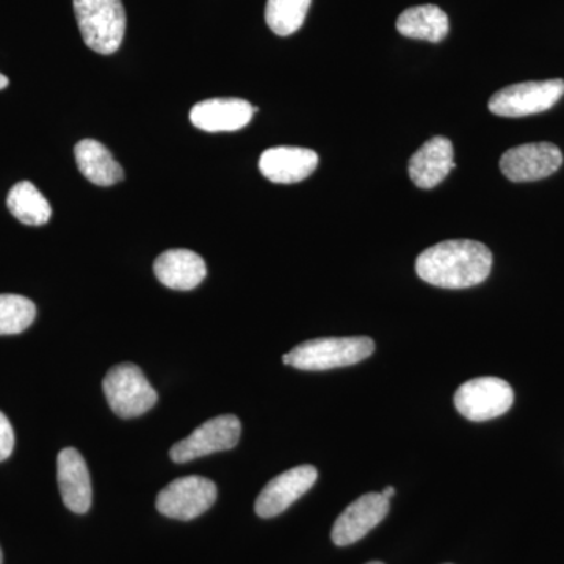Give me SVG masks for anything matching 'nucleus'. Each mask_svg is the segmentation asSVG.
<instances>
[{
    "label": "nucleus",
    "mask_w": 564,
    "mask_h": 564,
    "mask_svg": "<svg viewBox=\"0 0 564 564\" xmlns=\"http://www.w3.org/2000/svg\"><path fill=\"white\" fill-rule=\"evenodd\" d=\"M562 165V151L547 141L511 148L500 159V170L511 182L545 180L558 172Z\"/></svg>",
    "instance_id": "1a4fd4ad"
},
{
    "label": "nucleus",
    "mask_w": 564,
    "mask_h": 564,
    "mask_svg": "<svg viewBox=\"0 0 564 564\" xmlns=\"http://www.w3.org/2000/svg\"><path fill=\"white\" fill-rule=\"evenodd\" d=\"M82 39L91 51L110 55L120 50L126 33L121 0H73Z\"/></svg>",
    "instance_id": "7ed1b4c3"
},
{
    "label": "nucleus",
    "mask_w": 564,
    "mask_h": 564,
    "mask_svg": "<svg viewBox=\"0 0 564 564\" xmlns=\"http://www.w3.org/2000/svg\"><path fill=\"white\" fill-rule=\"evenodd\" d=\"M158 280L174 291H193L207 274L202 256L191 250H169L162 252L154 262Z\"/></svg>",
    "instance_id": "dca6fc26"
},
{
    "label": "nucleus",
    "mask_w": 564,
    "mask_h": 564,
    "mask_svg": "<svg viewBox=\"0 0 564 564\" xmlns=\"http://www.w3.org/2000/svg\"><path fill=\"white\" fill-rule=\"evenodd\" d=\"M454 169V144L445 137H433L423 143L408 163L411 181L423 191L440 185Z\"/></svg>",
    "instance_id": "2eb2a0df"
},
{
    "label": "nucleus",
    "mask_w": 564,
    "mask_h": 564,
    "mask_svg": "<svg viewBox=\"0 0 564 564\" xmlns=\"http://www.w3.org/2000/svg\"><path fill=\"white\" fill-rule=\"evenodd\" d=\"M0 564H3V554H2V549H0Z\"/></svg>",
    "instance_id": "393cba45"
},
{
    "label": "nucleus",
    "mask_w": 564,
    "mask_h": 564,
    "mask_svg": "<svg viewBox=\"0 0 564 564\" xmlns=\"http://www.w3.org/2000/svg\"><path fill=\"white\" fill-rule=\"evenodd\" d=\"M104 395L115 414L121 419L140 417L152 410L159 395L139 366L122 362L111 367L102 381Z\"/></svg>",
    "instance_id": "20e7f679"
},
{
    "label": "nucleus",
    "mask_w": 564,
    "mask_h": 564,
    "mask_svg": "<svg viewBox=\"0 0 564 564\" xmlns=\"http://www.w3.org/2000/svg\"><path fill=\"white\" fill-rule=\"evenodd\" d=\"M258 107L245 99L217 98L196 104L191 111V121L204 132H236L250 124Z\"/></svg>",
    "instance_id": "f8f14e48"
},
{
    "label": "nucleus",
    "mask_w": 564,
    "mask_h": 564,
    "mask_svg": "<svg viewBox=\"0 0 564 564\" xmlns=\"http://www.w3.org/2000/svg\"><path fill=\"white\" fill-rule=\"evenodd\" d=\"M217 485L209 478L191 475L177 478L159 492V513L177 521H192L206 513L217 500Z\"/></svg>",
    "instance_id": "0eeeda50"
},
{
    "label": "nucleus",
    "mask_w": 564,
    "mask_h": 564,
    "mask_svg": "<svg viewBox=\"0 0 564 564\" xmlns=\"http://www.w3.org/2000/svg\"><path fill=\"white\" fill-rule=\"evenodd\" d=\"M563 96V79L522 82L497 91L489 99L488 107L497 117H530L552 109Z\"/></svg>",
    "instance_id": "39448f33"
},
{
    "label": "nucleus",
    "mask_w": 564,
    "mask_h": 564,
    "mask_svg": "<svg viewBox=\"0 0 564 564\" xmlns=\"http://www.w3.org/2000/svg\"><path fill=\"white\" fill-rule=\"evenodd\" d=\"M14 448L13 426L7 415L0 411V463L6 462Z\"/></svg>",
    "instance_id": "4be33fe9"
},
{
    "label": "nucleus",
    "mask_w": 564,
    "mask_h": 564,
    "mask_svg": "<svg viewBox=\"0 0 564 564\" xmlns=\"http://www.w3.org/2000/svg\"><path fill=\"white\" fill-rule=\"evenodd\" d=\"M77 166L85 180L99 187H110L124 180L120 163L115 161L110 151L96 140H82L74 148Z\"/></svg>",
    "instance_id": "f3484780"
},
{
    "label": "nucleus",
    "mask_w": 564,
    "mask_h": 564,
    "mask_svg": "<svg viewBox=\"0 0 564 564\" xmlns=\"http://www.w3.org/2000/svg\"><path fill=\"white\" fill-rule=\"evenodd\" d=\"M318 155L307 148H270L259 159V170L273 184H296L317 170Z\"/></svg>",
    "instance_id": "ddd939ff"
},
{
    "label": "nucleus",
    "mask_w": 564,
    "mask_h": 564,
    "mask_svg": "<svg viewBox=\"0 0 564 564\" xmlns=\"http://www.w3.org/2000/svg\"><path fill=\"white\" fill-rule=\"evenodd\" d=\"M389 513V499L381 492H369L356 499L345 508L334 522L333 543L345 547L358 543L370 530L383 522Z\"/></svg>",
    "instance_id": "9b49d317"
},
{
    "label": "nucleus",
    "mask_w": 564,
    "mask_h": 564,
    "mask_svg": "<svg viewBox=\"0 0 564 564\" xmlns=\"http://www.w3.org/2000/svg\"><path fill=\"white\" fill-rule=\"evenodd\" d=\"M7 207L17 220L28 226H43L51 220L52 207L43 193L29 181L18 182L7 196Z\"/></svg>",
    "instance_id": "6ab92c4d"
},
{
    "label": "nucleus",
    "mask_w": 564,
    "mask_h": 564,
    "mask_svg": "<svg viewBox=\"0 0 564 564\" xmlns=\"http://www.w3.org/2000/svg\"><path fill=\"white\" fill-rule=\"evenodd\" d=\"M381 494H383L386 499L391 500V497L395 496V488H392V486H388V488H384V491Z\"/></svg>",
    "instance_id": "5701e85b"
},
{
    "label": "nucleus",
    "mask_w": 564,
    "mask_h": 564,
    "mask_svg": "<svg viewBox=\"0 0 564 564\" xmlns=\"http://www.w3.org/2000/svg\"><path fill=\"white\" fill-rule=\"evenodd\" d=\"M7 85H9V79H7V77L3 76L2 73H0V90H3V88H7Z\"/></svg>",
    "instance_id": "b1692460"
},
{
    "label": "nucleus",
    "mask_w": 564,
    "mask_h": 564,
    "mask_svg": "<svg viewBox=\"0 0 564 564\" xmlns=\"http://www.w3.org/2000/svg\"><path fill=\"white\" fill-rule=\"evenodd\" d=\"M373 351L375 343L367 336L321 337L306 340L285 352L282 361L295 369L321 372L361 362Z\"/></svg>",
    "instance_id": "f03ea898"
},
{
    "label": "nucleus",
    "mask_w": 564,
    "mask_h": 564,
    "mask_svg": "<svg viewBox=\"0 0 564 564\" xmlns=\"http://www.w3.org/2000/svg\"><path fill=\"white\" fill-rule=\"evenodd\" d=\"M367 564H384V563H381V562H370V563H367Z\"/></svg>",
    "instance_id": "a878e982"
},
{
    "label": "nucleus",
    "mask_w": 564,
    "mask_h": 564,
    "mask_svg": "<svg viewBox=\"0 0 564 564\" xmlns=\"http://www.w3.org/2000/svg\"><path fill=\"white\" fill-rule=\"evenodd\" d=\"M318 473L314 466L293 467L274 477L256 499L254 510L259 518L270 519L280 516L304 496L317 481Z\"/></svg>",
    "instance_id": "9d476101"
},
{
    "label": "nucleus",
    "mask_w": 564,
    "mask_h": 564,
    "mask_svg": "<svg viewBox=\"0 0 564 564\" xmlns=\"http://www.w3.org/2000/svg\"><path fill=\"white\" fill-rule=\"evenodd\" d=\"M492 252L475 240H447L426 248L415 261L421 280L443 289H467L488 280Z\"/></svg>",
    "instance_id": "f257e3e1"
},
{
    "label": "nucleus",
    "mask_w": 564,
    "mask_h": 564,
    "mask_svg": "<svg viewBox=\"0 0 564 564\" xmlns=\"http://www.w3.org/2000/svg\"><path fill=\"white\" fill-rule=\"evenodd\" d=\"M36 317V306L25 296L0 295V336L25 332Z\"/></svg>",
    "instance_id": "412c9836"
},
{
    "label": "nucleus",
    "mask_w": 564,
    "mask_h": 564,
    "mask_svg": "<svg viewBox=\"0 0 564 564\" xmlns=\"http://www.w3.org/2000/svg\"><path fill=\"white\" fill-rule=\"evenodd\" d=\"M313 0H267L265 21L270 31L289 36L302 29Z\"/></svg>",
    "instance_id": "aec40b11"
},
{
    "label": "nucleus",
    "mask_w": 564,
    "mask_h": 564,
    "mask_svg": "<svg viewBox=\"0 0 564 564\" xmlns=\"http://www.w3.org/2000/svg\"><path fill=\"white\" fill-rule=\"evenodd\" d=\"M397 31L406 39L440 43L451 31L447 13L436 6H417L404 10L397 20Z\"/></svg>",
    "instance_id": "a211bd4d"
},
{
    "label": "nucleus",
    "mask_w": 564,
    "mask_h": 564,
    "mask_svg": "<svg viewBox=\"0 0 564 564\" xmlns=\"http://www.w3.org/2000/svg\"><path fill=\"white\" fill-rule=\"evenodd\" d=\"M57 478L63 503L76 514L90 511L93 488L84 456L76 448H63L57 458Z\"/></svg>",
    "instance_id": "4468645a"
},
{
    "label": "nucleus",
    "mask_w": 564,
    "mask_h": 564,
    "mask_svg": "<svg viewBox=\"0 0 564 564\" xmlns=\"http://www.w3.org/2000/svg\"><path fill=\"white\" fill-rule=\"evenodd\" d=\"M513 388L496 377H481L459 386L455 408L463 417L486 422L500 417L513 406Z\"/></svg>",
    "instance_id": "423d86ee"
},
{
    "label": "nucleus",
    "mask_w": 564,
    "mask_h": 564,
    "mask_svg": "<svg viewBox=\"0 0 564 564\" xmlns=\"http://www.w3.org/2000/svg\"><path fill=\"white\" fill-rule=\"evenodd\" d=\"M242 423L234 414H223L204 422L185 440L173 445L170 458L182 464L217 452L231 451L239 444Z\"/></svg>",
    "instance_id": "6e6552de"
}]
</instances>
